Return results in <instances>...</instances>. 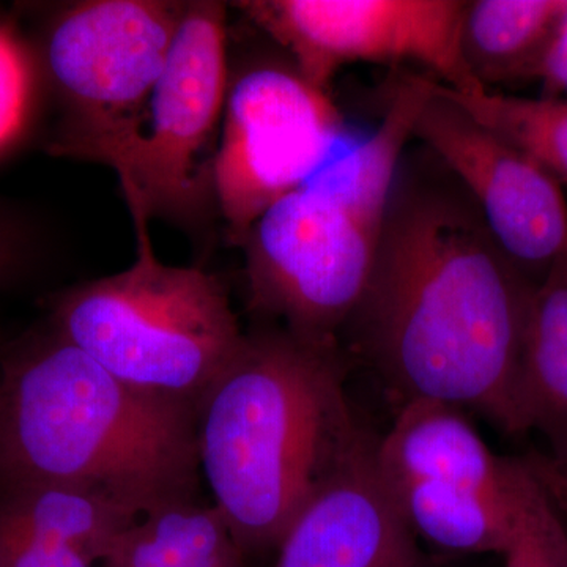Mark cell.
<instances>
[{
	"label": "cell",
	"mask_w": 567,
	"mask_h": 567,
	"mask_svg": "<svg viewBox=\"0 0 567 567\" xmlns=\"http://www.w3.org/2000/svg\"><path fill=\"white\" fill-rule=\"evenodd\" d=\"M536 286L445 163L429 148L405 153L368 289L342 333L347 353L401 405L445 402L525 435L517 375Z\"/></svg>",
	"instance_id": "obj_1"
},
{
	"label": "cell",
	"mask_w": 567,
	"mask_h": 567,
	"mask_svg": "<svg viewBox=\"0 0 567 567\" xmlns=\"http://www.w3.org/2000/svg\"><path fill=\"white\" fill-rule=\"evenodd\" d=\"M349 361L341 342L259 328L200 399V473L246 557L278 550L368 439L346 391Z\"/></svg>",
	"instance_id": "obj_2"
},
{
	"label": "cell",
	"mask_w": 567,
	"mask_h": 567,
	"mask_svg": "<svg viewBox=\"0 0 567 567\" xmlns=\"http://www.w3.org/2000/svg\"><path fill=\"white\" fill-rule=\"evenodd\" d=\"M197 406L123 382L51 324L3 344L0 492L65 484L140 516L197 502Z\"/></svg>",
	"instance_id": "obj_3"
},
{
	"label": "cell",
	"mask_w": 567,
	"mask_h": 567,
	"mask_svg": "<svg viewBox=\"0 0 567 567\" xmlns=\"http://www.w3.org/2000/svg\"><path fill=\"white\" fill-rule=\"evenodd\" d=\"M427 95L424 78L404 74L372 136L254 223L241 246L249 311L301 338L341 342L368 289L395 174Z\"/></svg>",
	"instance_id": "obj_4"
},
{
	"label": "cell",
	"mask_w": 567,
	"mask_h": 567,
	"mask_svg": "<svg viewBox=\"0 0 567 567\" xmlns=\"http://www.w3.org/2000/svg\"><path fill=\"white\" fill-rule=\"evenodd\" d=\"M126 204L136 260L121 274L55 295L50 324L123 382L197 406L245 333L221 279L159 262L151 218L140 204Z\"/></svg>",
	"instance_id": "obj_5"
},
{
	"label": "cell",
	"mask_w": 567,
	"mask_h": 567,
	"mask_svg": "<svg viewBox=\"0 0 567 567\" xmlns=\"http://www.w3.org/2000/svg\"><path fill=\"white\" fill-rule=\"evenodd\" d=\"M185 9L162 0H96L44 22L31 48L40 82L59 107L48 152L121 167L144 133Z\"/></svg>",
	"instance_id": "obj_6"
},
{
	"label": "cell",
	"mask_w": 567,
	"mask_h": 567,
	"mask_svg": "<svg viewBox=\"0 0 567 567\" xmlns=\"http://www.w3.org/2000/svg\"><path fill=\"white\" fill-rule=\"evenodd\" d=\"M377 476L417 543L447 557L505 555L532 475L522 458L495 454L464 410L445 402L401 405L377 436Z\"/></svg>",
	"instance_id": "obj_7"
},
{
	"label": "cell",
	"mask_w": 567,
	"mask_h": 567,
	"mask_svg": "<svg viewBox=\"0 0 567 567\" xmlns=\"http://www.w3.org/2000/svg\"><path fill=\"white\" fill-rule=\"evenodd\" d=\"M226 9L188 2L148 104L144 133L115 173L148 218L203 221L229 91Z\"/></svg>",
	"instance_id": "obj_8"
},
{
	"label": "cell",
	"mask_w": 567,
	"mask_h": 567,
	"mask_svg": "<svg viewBox=\"0 0 567 567\" xmlns=\"http://www.w3.org/2000/svg\"><path fill=\"white\" fill-rule=\"evenodd\" d=\"M342 134L328 91L292 62H257L235 74L213 163L215 203L230 244L241 248L270 205L311 181Z\"/></svg>",
	"instance_id": "obj_9"
},
{
	"label": "cell",
	"mask_w": 567,
	"mask_h": 567,
	"mask_svg": "<svg viewBox=\"0 0 567 567\" xmlns=\"http://www.w3.org/2000/svg\"><path fill=\"white\" fill-rule=\"evenodd\" d=\"M465 0H248L246 17L289 52L317 87L357 62H413L451 91H484L461 50Z\"/></svg>",
	"instance_id": "obj_10"
},
{
	"label": "cell",
	"mask_w": 567,
	"mask_h": 567,
	"mask_svg": "<svg viewBox=\"0 0 567 567\" xmlns=\"http://www.w3.org/2000/svg\"><path fill=\"white\" fill-rule=\"evenodd\" d=\"M413 137L439 156L473 197L488 229L518 270L539 284L567 259V203L561 185L507 144L432 81Z\"/></svg>",
	"instance_id": "obj_11"
},
{
	"label": "cell",
	"mask_w": 567,
	"mask_h": 567,
	"mask_svg": "<svg viewBox=\"0 0 567 567\" xmlns=\"http://www.w3.org/2000/svg\"><path fill=\"white\" fill-rule=\"evenodd\" d=\"M369 434L279 544L276 567H435L377 476Z\"/></svg>",
	"instance_id": "obj_12"
},
{
	"label": "cell",
	"mask_w": 567,
	"mask_h": 567,
	"mask_svg": "<svg viewBox=\"0 0 567 567\" xmlns=\"http://www.w3.org/2000/svg\"><path fill=\"white\" fill-rule=\"evenodd\" d=\"M567 20V0H472L462 18L461 50L477 84L544 80Z\"/></svg>",
	"instance_id": "obj_13"
},
{
	"label": "cell",
	"mask_w": 567,
	"mask_h": 567,
	"mask_svg": "<svg viewBox=\"0 0 567 567\" xmlns=\"http://www.w3.org/2000/svg\"><path fill=\"white\" fill-rule=\"evenodd\" d=\"M517 404L524 434L539 432L551 457H567V259L559 260L533 292Z\"/></svg>",
	"instance_id": "obj_14"
},
{
	"label": "cell",
	"mask_w": 567,
	"mask_h": 567,
	"mask_svg": "<svg viewBox=\"0 0 567 567\" xmlns=\"http://www.w3.org/2000/svg\"><path fill=\"white\" fill-rule=\"evenodd\" d=\"M141 517L107 496L65 484L0 492V533L63 544L95 563H103L118 537Z\"/></svg>",
	"instance_id": "obj_15"
},
{
	"label": "cell",
	"mask_w": 567,
	"mask_h": 567,
	"mask_svg": "<svg viewBox=\"0 0 567 567\" xmlns=\"http://www.w3.org/2000/svg\"><path fill=\"white\" fill-rule=\"evenodd\" d=\"M103 567H246L219 511L199 502L142 516L111 548Z\"/></svg>",
	"instance_id": "obj_16"
},
{
	"label": "cell",
	"mask_w": 567,
	"mask_h": 567,
	"mask_svg": "<svg viewBox=\"0 0 567 567\" xmlns=\"http://www.w3.org/2000/svg\"><path fill=\"white\" fill-rule=\"evenodd\" d=\"M446 91L481 125L535 159L559 185H567V100Z\"/></svg>",
	"instance_id": "obj_17"
},
{
	"label": "cell",
	"mask_w": 567,
	"mask_h": 567,
	"mask_svg": "<svg viewBox=\"0 0 567 567\" xmlns=\"http://www.w3.org/2000/svg\"><path fill=\"white\" fill-rule=\"evenodd\" d=\"M31 44L0 22V156L17 145L31 125L39 91Z\"/></svg>",
	"instance_id": "obj_18"
},
{
	"label": "cell",
	"mask_w": 567,
	"mask_h": 567,
	"mask_svg": "<svg viewBox=\"0 0 567 567\" xmlns=\"http://www.w3.org/2000/svg\"><path fill=\"white\" fill-rule=\"evenodd\" d=\"M503 558L505 567H567L565 517L533 476L516 535Z\"/></svg>",
	"instance_id": "obj_19"
},
{
	"label": "cell",
	"mask_w": 567,
	"mask_h": 567,
	"mask_svg": "<svg viewBox=\"0 0 567 567\" xmlns=\"http://www.w3.org/2000/svg\"><path fill=\"white\" fill-rule=\"evenodd\" d=\"M0 567H95V561L63 544L0 533Z\"/></svg>",
	"instance_id": "obj_20"
},
{
	"label": "cell",
	"mask_w": 567,
	"mask_h": 567,
	"mask_svg": "<svg viewBox=\"0 0 567 567\" xmlns=\"http://www.w3.org/2000/svg\"><path fill=\"white\" fill-rule=\"evenodd\" d=\"M32 235L20 216L0 205V287L20 279L32 259Z\"/></svg>",
	"instance_id": "obj_21"
},
{
	"label": "cell",
	"mask_w": 567,
	"mask_h": 567,
	"mask_svg": "<svg viewBox=\"0 0 567 567\" xmlns=\"http://www.w3.org/2000/svg\"><path fill=\"white\" fill-rule=\"evenodd\" d=\"M520 458L558 513L567 517V458H555L540 451H529Z\"/></svg>",
	"instance_id": "obj_22"
},
{
	"label": "cell",
	"mask_w": 567,
	"mask_h": 567,
	"mask_svg": "<svg viewBox=\"0 0 567 567\" xmlns=\"http://www.w3.org/2000/svg\"><path fill=\"white\" fill-rule=\"evenodd\" d=\"M544 81L547 82L548 87L554 92H567V20L561 35H559L557 47H555L554 54H551L550 61H548Z\"/></svg>",
	"instance_id": "obj_23"
},
{
	"label": "cell",
	"mask_w": 567,
	"mask_h": 567,
	"mask_svg": "<svg viewBox=\"0 0 567 567\" xmlns=\"http://www.w3.org/2000/svg\"><path fill=\"white\" fill-rule=\"evenodd\" d=\"M2 350H3V344H2V342H0V364H2Z\"/></svg>",
	"instance_id": "obj_24"
},
{
	"label": "cell",
	"mask_w": 567,
	"mask_h": 567,
	"mask_svg": "<svg viewBox=\"0 0 567 567\" xmlns=\"http://www.w3.org/2000/svg\"><path fill=\"white\" fill-rule=\"evenodd\" d=\"M565 458H567V457H565Z\"/></svg>",
	"instance_id": "obj_25"
}]
</instances>
